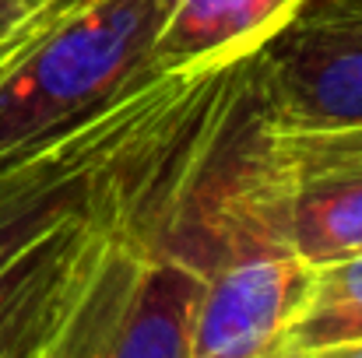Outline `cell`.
Returning a JSON list of instances; mask_svg holds the SVG:
<instances>
[{
  "instance_id": "obj_1",
  "label": "cell",
  "mask_w": 362,
  "mask_h": 358,
  "mask_svg": "<svg viewBox=\"0 0 362 358\" xmlns=\"http://www.w3.org/2000/svg\"><path fill=\"white\" fill-rule=\"evenodd\" d=\"M222 137L117 218L28 358H187L201 267L169 242V218Z\"/></svg>"
},
{
  "instance_id": "obj_2",
  "label": "cell",
  "mask_w": 362,
  "mask_h": 358,
  "mask_svg": "<svg viewBox=\"0 0 362 358\" xmlns=\"http://www.w3.org/2000/svg\"><path fill=\"white\" fill-rule=\"evenodd\" d=\"M218 71L148 74L99 109L0 158V270L64 218L99 204Z\"/></svg>"
},
{
  "instance_id": "obj_3",
  "label": "cell",
  "mask_w": 362,
  "mask_h": 358,
  "mask_svg": "<svg viewBox=\"0 0 362 358\" xmlns=\"http://www.w3.org/2000/svg\"><path fill=\"white\" fill-rule=\"evenodd\" d=\"M169 242L201 267L187 358H285L313 267L190 204L169 222Z\"/></svg>"
},
{
  "instance_id": "obj_4",
  "label": "cell",
  "mask_w": 362,
  "mask_h": 358,
  "mask_svg": "<svg viewBox=\"0 0 362 358\" xmlns=\"http://www.w3.org/2000/svg\"><path fill=\"white\" fill-rule=\"evenodd\" d=\"M250 117L274 133L362 126V0H310L250 64Z\"/></svg>"
},
{
  "instance_id": "obj_5",
  "label": "cell",
  "mask_w": 362,
  "mask_h": 358,
  "mask_svg": "<svg viewBox=\"0 0 362 358\" xmlns=\"http://www.w3.org/2000/svg\"><path fill=\"white\" fill-rule=\"evenodd\" d=\"M310 0H173L148 74H197L253 60Z\"/></svg>"
},
{
  "instance_id": "obj_6",
  "label": "cell",
  "mask_w": 362,
  "mask_h": 358,
  "mask_svg": "<svg viewBox=\"0 0 362 358\" xmlns=\"http://www.w3.org/2000/svg\"><path fill=\"white\" fill-rule=\"evenodd\" d=\"M352 345H362V253L313 267L285 358L327 355Z\"/></svg>"
},
{
  "instance_id": "obj_7",
  "label": "cell",
  "mask_w": 362,
  "mask_h": 358,
  "mask_svg": "<svg viewBox=\"0 0 362 358\" xmlns=\"http://www.w3.org/2000/svg\"><path fill=\"white\" fill-rule=\"evenodd\" d=\"M246 137L267 162L292 165V169L362 165V126L359 130H334V133H274V130H264L250 117Z\"/></svg>"
},
{
  "instance_id": "obj_8",
  "label": "cell",
  "mask_w": 362,
  "mask_h": 358,
  "mask_svg": "<svg viewBox=\"0 0 362 358\" xmlns=\"http://www.w3.org/2000/svg\"><path fill=\"white\" fill-rule=\"evenodd\" d=\"M35 4H39V0H0V46H4L7 32H11Z\"/></svg>"
},
{
  "instance_id": "obj_9",
  "label": "cell",
  "mask_w": 362,
  "mask_h": 358,
  "mask_svg": "<svg viewBox=\"0 0 362 358\" xmlns=\"http://www.w3.org/2000/svg\"><path fill=\"white\" fill-rule=\"evenodd\" d=\"M313 358V355H310ZM324 358H362V345H352V348H338V352H327Z\"/></svg>"
},
{
  "instance_id": "obj_10",
  "label": "cell",
  "mask_w": 362,
  "mask_h": 358,
  "mask_svg": "<svg viewBox=\"0 0 362 358\" xmlns=\"http://www.w3.org/2000/svg\"><path fill=\"white\" fill-rule=\"evenodd\" d=\"M28 355H32V352H25V355H7V358H28Z\"/></svg>"
},
{
  "instance_id": "obj_11",
  "label": "cell",
  "mask_w": 362,
  "mask_h": 358,
  "mask_svg": "<svg viewBox=\"0 0 362 358\" xmlns=\"http://www.w3.org/2000/svg\"><path fill=\"white\" fill-rule=\"evenodd\" d=\"M313 358H324V355H313Z\"/></svg>"
}]
</instances>
